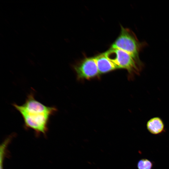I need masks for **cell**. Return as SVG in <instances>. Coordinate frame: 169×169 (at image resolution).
Instances as JSON below:
<instances>
[{"instance_id": "obj_7", "label": "cell", "mask_w": 169, "mask_h": 169, "mask_svg": "<svg viewBox=\"0 0 169 169\" xmlns=\"http://www.w3.org/2000/svg\"><path fill=\"white\" fill-rule=\"evenodd\" d=\"M153 163L150 160L146 158L139 160L137 164L138 169H152Z\"/></svg>"}, {"instance_id": "obj_3", "label": "cell", "mask_w": 169, "mask_h": 169, "mask_svg": "<svg viewBox=\"0 0 169 169\" xmlns=\"http://www.w3.org/2000/svg\"><path fill=\"white\" fill-rule=\"evenodd\" d=\"M146 45L140 42L135 33L129 28L121 26L120 34L110 48L122 50L128 53L138 61H141L139 53Z\"/></svg>"}, {"instance_id": "obj_2", "label": "cell", "mask_w": 169, "mask_h": 169, "mask_svg": "<svg viewBox=\"0 0 169 169\" xmlns=\"http://www.w3.org/2000/svg\"><path fill=\"white\" fill-rule=\"evenodd\" d=\"M104 54L116 65L118 69L126 70L130 79H132L135 75H139L142 69L144 64L141 61L136 60L122 50L110 48Z\"/></svg>"}, {"instance_id": "obj_4", "label": "cell", "mask_w": 169, "mask_h": 169, "mask_svg": "<svg viewBox=\"0 0 169 169\" xmlns=\"http://www.w3.org/2000/svg\"><path fill=\"white\" fill-rule=\"evenodd\" d=\"M74 69L79 80L90 79L100 74L95 57L86 58L75 65Z\"/></svg>"}, {"instance_id": "obj_1", "label": "cell", "mask_w": 169, "mask_h": 169, "mask_svg": "<svg viewBox=\"0 0 169 169\" xmlns=\"http://www.w3.org/2000/svg\"><path fill=\"white\" fill-rule=\"evenodd\" d=\"M15 108L20 113L27 128L36 132L45 134L50 117L57 110L53 106H48L35 99L27 101L23 105H16Z\"/></svg>"}, {"instance_id": "obj_6", "label": "cell", "mask_w": 169, "mask_h": 169, "mask_svg": "<svg viewBox=\"0 0 169 169\" xmlns=\"http://www.w3.org/2000/svg\"><path fill=\"white\" fill-rule=\"evenodd\" d=\"M146 128L151 133L158 135L165 131V125L162 119L159 117L151 118L146 124Z\"/></svg>"}, {"instance_id": "obj_5", "label": "cell", "mask_w": 169, "mask_h": 169, "mask_svg": "<svg viewBox=\"0 0 169 169\" xmlns=\"http://www.w3.org/2000/svg\"><path fill=\"white\" fill-rule=\"evenodd\" d=\"M95 58L100 74L118 69L116 65L107 58L104 53L97 56Z\"/></svg>"}]
</instances>
